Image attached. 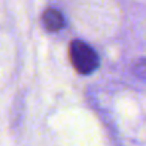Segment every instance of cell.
<instances>
[{
	"mask_svg": "<svg viewBox=\"0 0 146 146\" xmlns=\"http://www.w3.org/2000/svg\"><path fill=\"white\" fill-rule=\"evenodd\" d=\"M70 60L77 72L82 75L92 74L99 65L95 50L81 40H74L70 46Z\"/></svg>",
	"mask_w": 146,
	"mask_h": 146,
	"instance_id": "6da1fadb",
	"label": "cell"
},
{
	"mask_svg": "<svg viewBox=\"0 0 146 146\" xmlns=\"http://www.w3.org/2000/svg\"><path fill=\"white\" fill-rule=\"evenodd\" d=\"M43 24L48 31H58L65 26V19L57 9H47L43 14Z\"/></svg>",
	"mask_w": 146,
	"mask_h": 146,
	"instance_id": "7a4b0ae2",
	"label": "cell"
},
{
	"mask_svg": "<svg viewBox=\"0 0 146 146\" xmlns=\"http://www.w3.org/2000/svg\"><path fill=\"white\" fill-rule=\"evenodd\" d=\"M133 74L141 80H146V58L133 65Z\"/></svg>",
	"mask_w": 146,
	"mask_h": 146,
	"instance_id": "3957f363",
	"label": "cell"
}]
</instances>
